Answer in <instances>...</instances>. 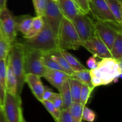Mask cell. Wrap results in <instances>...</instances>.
I'll return each instance as SVG.
<instances>
[{"mask_svg":"<svg viewBox=\"0 0 122 122\" xmlns=\"http://www.w3.org/2000/svg\"><path fill=\"white\" fill-rule=\"evenodd\" d=\"M91 82L94 87L107 85L118 79L122 75V61L112 57L102 58L97 66L89 70Z\"/></svg>","mask_w":122,"mask_h":122,"instance_id":"6da1fadb","label":"cell"},{"mask_svg":"<svg viewBox=\"0 0 122 122\" xmlns=\"http://www.w3.org/2000/svg\"><path fill=\"white\" fill-rule=\"evenodd\" d=\"M44 21L43 29L38 35L31 38H23L15 41L20 44L24 49L37 50L44 54L51 53L59 50L57 36L51 30L44 19Z\"/></svg>","mask_w":122,"mask_h":122,"instance_id":"7a4b0ae2","label":"cell"},{"mask_svg":"<svg viewBox=\"0 0 122 122\" xmlns=\"http://www.w3.org/2000/svg\"><path fill=\"white\" fill-rule=\"evenodd\" d=\"M59 50H78L82 46L80 39L71 21L63 17L57 35Z\"/></svg>","mask_w":122,"mask_h":122,"instance_id":"3957f363","label":"cell"},{"mask_svg":"<svg viewBox=\"0 0 122 122\" xmlns=\"http://www.w3.org/2000/svg\"><path fill=\"white\" fill-rule=\"evenodd\" d=\"M8 59L16 77L17 94L20 95L25 84L26 73L24 65V48L17 41L11 46Z\"/></svg>","mask_w":122,"mask_h":122,"instance_id":"277c9868","label":"cell"},{"mask_svg":"<svg viewBox=\"0 0 122 122\" xmlns=\"http://www.w3.org/2000/svg\"><path fill=\"white\" fill-rule=\"evenodd\" d=\"M20 95H12L6 92L2 107L4 122H25Z\"/></svg>","mask_w":122,"mask_h":122,"instance_id":"5b68a950","label":"cell"},{"mask_svg":"<svg viewBox=\"0 0 122 122\" xmlns=\"http://www.w3.org/2000/svg\"><path fill=\"white\" fill-rule=\"evenodd\" d=\"M44 54L39 51L24 49V65L26 74H33L43 77L46 68L43 63Z\"/></svg>","mask_w":122,"mask_h":122,"instance_id":"8992f818","label":"cell"},{"mask_svg":"<svg viewBox=\"0 0 122 122\" xmlns=\"http://www.w3.org/2000/svg\"><path fill=\"white\" fill-rule=\"evenodd\" d=\"M96 34L111 50L117 35L122 32V25L118 23L101 22L94 20Z\"/></svg>","mask_w":122,"mask_h":122,"instance_id":"52a82bcc","label":"cell"},{"mask_svg":"<svg viewBox=\"0 0 122 122\" xmlns=\"http://www.w3.org/2000/svg\"><path fill=\"white\" fill-rule=\"evenodd\" d=\"M71 22L82 42L86 41L97 35L94 20L89 17L88 14L79 11Z\"/></svg>","mask_w":122,"mask_h":122,"instance_id":"ba28073f","label":"cell"},{"mask_svg":"<svg viewBox=\"0 0 122 122\" xmlns=\"http://www.w3.org/2000/svg\"><path fill=\"white\" fill-rule=\"evenodd\" d=\"M0 32L11 45L17 40L16 21L7 6L0 11Z\"/></svg>","mask_w":122,"mask_h":122,"instance_id":"9c48e42d","label":"cell"},{"mask_svg":"<svg viewBox=\"0 0 122 122\" xmlns=\"http://www.w3.org/2000/svg\"><path fill=\"white\" fill-rule=\"evenodd\" d=\"M89 13L97 21L118 23L106 0H89Z\"/></svg>","mask_w":122,"mask_h":122,"instance_id":"30bf717a","label":"cell"},{"mask_svg":"<svg viewBox=\"0 0 122 122\" xmlns=\"http://www.w3.org/2000/svg\"><path fill=\"white\" fill-rule=\"evenodd\" d=\"M63 17L64 15L61 11L57 2L52 0H47L45 14L43 18L56 36L57 35L58 29Z\"/></svg>","mask_w":122,"mask_h":122,"instance_id":"8fae6325","label":"cell"},{"mask_svg":"<svg viewBox=\"0 0 122 122\" xmlns=\"http://www.w3.org/2000/svg\"><path fill=\"white\" fill-rule=\"evenodd\" d=\"M82 46L95 57H98L101 59L112 57L110 50L97 35L91 39L82 42Z\"/></svg>","mask_w":122,"mask_h":122,"instance_id":"7c38bea8","label":"cell"},{"mask_svg":"<svg viewBox=\"0 0 122 122\" xmlns=\"http://www.w3.org/2000/svg\"><path fill=\"white\" fill-rule=\"evenodd\" d=\"M43 77L60 92L63 82L66 80L70 79L71 76L63 71L46 68Z\"/></svg>","mask_w":122,"mask_h":122,"instance_id":"4fadbf2b","label":"cell"},{"mask_svg":"<svg viewBox=\"0 0 122 122\" xmlns=\"http://www.w3.org/2000/svg\"><path fill=\"white\" fill-rule=\"evenodd\" d=\"M25 83L28 85L31 92L39 101H42L43 93L45 86L42 84L41 77L33 74H26Z\"/></svg>","mask_w":122,"mask_h":122,"instance_id":"5bb4252c","label":"cell"},{"mask_svg":"<svg viewBox=\"0 0 122 122\" xmlns=\"http://www.w3.org/2000/svg\"><path fill=\"white\" fill-rule=\"evenodd\" d=\"M57 2L64 17L70 21H72L80 11L73 0H57Z\"/></svg>","mask_w":122,"mask_h":122,"instance_id":"9a60e30c","label":"cell"},{"mask_svg":"<svg viewBox=\"0 0 122 122\" xmlns=\"http://www.w3.org/2000/svg\"><path fill=\"white\" fill-rule=\"evenodd\" d=\"M6 92L12 94L17 95V79L11 67L10 63L7 57V70H6Z\"/></svg>","mask_w":122,"mask_h":122,"instance_id":"2e32d148","label":"cell"},{"mask_svg":"<svg viewBox=\"0 0 122 122\" xmlns=\"http://www.w3.org/2000/svg\"><path fill=\"white\" fill-rule=\"evenodd\" d=\"M33 17L29 15H25L18 17L17 19H15L16 21V27L17 31L20 32L25 36L30 29Z\"/></svg>","mask_w":122,"mask_h":122,"instance_id":"e0dca14e","label":"cell"},{"mask_svg":"<svg viewBox=\"0 0 122 122\" xmlns=\"http://www.w3.org/2000/svg\"><path fill=\"white\" fill-rule=\"evenodd\" d=\"M69 79L66 80L63 82L61 87L60 91V94H61L62 100H63V108H62V109L69 108L73 102L72 100H71V93H70Z\"/></svg>","mask_w":122,"mask_h":122,"instance_id":"ac0fdd59","label":"cell"},{"mask_svg":"<svg viewBox=\"0 0 122 122\" xmlns=\"http://www.w3.org/2000/svg\"><path fill=\"white\" fill-rule=\"evenodd\" d=\"M50 55L52 57V58L58 63L60 65V66L63 69L64 72L66 73L70 76L73 75L75 71L71 69L70 66H69V63H67L66 58L63 56V55L61 54L60 50H57L56 51H53L51 52Z\"/></svg>","mask_w":122,"mask_h":122,"instance_id":"d6986e66","label":"cell"},{"mask_svg":"<svg viewBox=\"0 0 122 122\" xmlns=\"http://www.w3.org/2000/svg\"><path fill=\"white\" fill-rule=\"evenodd\" d=\"M112 57L117 61L122 60V33L119 32L117 35L110 50Z\"/></svg>","mask_w":122,"mask_h":122,"instance_id":"ffe728a7","label":"cell"},{"mask_svg":"<svg viewBox=\"0 0 122 122\" xmlns=\"http://www.w3.org/2000/svg\"><path fill=\"white\" fill-rule=\"evenodd\" d=\"M44 19L43 17L36 16L33 17L30 29L28 33L23 36V38H31L38 35L44 27Z\"/></svg>","mask_w":122,"mask_h":122,"instance_id":"44dd1931","label":"cell"},{"mask_svg":"<svg viewBox=\"0 0 122 122\" xmlns=\"http://www.w3.org/2000/svg\"><path fill=\"white\" fill-rule=\"evenodd\" d=\"M60 51L61 54L63 55V57L66 58L70 67L74 71H78L80 70L86 69V68L76 57L69 53L67 50H60Z\"/></svg>","mask_w":122,"mask_h":122,"instance_id":"7402d4cb","label":"cell"},{"mask_svg":"<svg viewBox=\"0 0 122 122\" xmlns=\"http://www.w3.org/2000/svg\"><path fill=\"white\" fill-rule=\"evenodd\" d=\"M116 20L122 23V0H106Z\"/></svg>","mask_w":122,"mask_h":122,"instance_id":"603a6c76","label":"cell"},{"mask_svg":"<svg viewBox=\"0 0 122 122\" xmlns=\"http://www.w3.org/2000/svg\"><path fill=\"white\" fill-rule=\"evenodd\" d=\"M72 102H80L81 92L82 83L75 79L70 77L69 79Z\"/></svg>","mask_w":122,"mask_h":122,"instance_id":"cb8c5ba5","label":"cell"},{"mask_svg":"<svg viewBox=\"0 0 122 122\" xmlns=\"http://www.w3.org/2000/svg\"><path fill=\"white\" fill-rule=\"evenodd\" d=\"M71 77L77 80L82 83L87 85L90 88L95 89V87L92 84L90 71L88 69L80 70L78 71H75L73 75L71 76Z\"/></svg>","mask_w":122,"mask_h":122,"instance_id":"d4e9b609","label":"cell"},{"mask_svg":"<svg viewBox=\"0 0 122 122\" xmlns=\"http://www.w3.org/2000/svg\"><path fill=\"white\" fill-rule=\"evenodd\" d=\"M85 106H82L80 102L71 103L69 107L70 114L72 117L73 122H81L82 121V113Z\"/></svg>","mask_w":122,"mask_h":122,"instance_id":"484cf974","label":"cell"},{"mask_svg":"<svg viewBox=\"0 0 122 122\" xmlns=\"http://www.w3.org/2000/svg\"><path fill=\"white\" fill-rule=\"evenodd\" d=\"M11 45L0 32V60L7 58Z\"/></svg>","mask_w":122,"mask_h":122,"instance_id":"4316f807","label":"cell"},{"mask_svg":"<svg viewBox=\"0 0 122 122\" xmlns=\"http://www.w3.org/2000/svg\"><path fill=\"white\" fill-rule=\"evenodd\" d=\"M43 63H44V66L46 69H53V70H60V71H64V70L60 66L59 64L52 58V57L50 55V53L44 54V57H43Z\"/></svg>","mask_w":122,"mask_h":122,"instance_id":"83f0119b","label":"cell"},{"mask_svg":"<svg viewBox=\"0 0 122 122\" xmlns=\"http://www.w3.org/2000/svg\"><path fill=\"white\" fill-rule=\"evenodd\" d=\"M41 102L43 106L46 108V110L49 112V113L52 116L55 121L58 122L60 114L61 113V110L57 109L54 106L53 104L50 101H48V100H42Z\"/></svg>","mask_w":122,"mask_h":122,"instance_id":"f1b7e54d","label":"cell"},{"mask_svg":"<svg viewBox=\"0 0 122 122\" xmlns=\"http://www.w3.org/2000/svg\"><path fill=\"white\" fill-rule=\"evenodd\" d=\"M94 89L93 88H90L87 85L82 83L81 92V99H80V103L82 106H86Z\"/></svg>","mask_w":122,"mask_h":122,"instance_id":"f546056e","label":"cell"},{"mask_svg":"<svg viewBox=\"0 0 122 122\" xmlns=\"http://www.w3.org/2000/svg\"><path fill=\"white\" fill-rule=\"evenodd\" d=\"M36 16L44 17L46 9L47 0H32Z\"/></svg>","mask_w":122,"mask_h":122,"instance_id":"4dcf8cb0","label":"cell"},{"mask_svg":"<svg viewBox=\"0 0 122 122\" xmlns=\"http://www.w3.org/2000/svg\"><path fill=\"white\" fill-rule=\"evenodd\" d=\"M96 114L95 112L88 107L85 106L82 113V120L92 122L95 120Z\"/></svg>","mask_w":122,"mask_h":122,"instance_id":"1f68e13d","label":"cell"},{"mask_svg":"<svg viewBox=\"0 0 122 122\" xmlns=\"http://www.w3.org/2000/svg\"><path fill=\"white\" fill-rule=\"evenodd\" d=\"M58 122H73L69 108L61 110Z\"/></svg>","mask_w":122,"mask_h":122,"instance_id":"d6a6232c","label":"cell"},{"mask_svg":"<svg viewBox=\"0 0 122 122\" xmlns=\"http://www.w3.org/2000/svg\"><path fill=\"white\" fill-rule=\"evenodd\" d=\"M50 101L53 104L54 106L57 109L61 110L62 108H63V100H62V97L60 94L54 92L53 95H52V97Z\"/></svg>","mask_w":122,"mask_h":122,"instance_id":"836d02e7","label":"cell"},{"mask_svg":"<svg viewBox=\"0 0 122 122\" xmlns=\"http://www.w3.org/2000/svg\"><path fill=\"white\" fill-rule=\"evenodd\" d=\"M89 0H77V6L80 11L84 14H89Z\"/></svg>","mask_w":122,"mask_h":122,"instance_id":"e575fe53","label":"cell"},{"mask_svg":"<svg viewBox=\"0 0 122 122\" xmlns=\"http://www.w3.org/2000/svg\"><path fill=\"white\" fill-rule=\"evenodd\" d=\"M6 93V87L2 83V81L0 77V107L2 112V107H3L4 102L5 96Z\"/></svg>","mask_w":122,"mask_h":122,"instance_id":"d590c367","label":"cell"},{"mask_svg":"<svg viewBox=\"0 0 122 122\" xmlns=\"http://www.w3.org/2000/svg\"><path fill=\"white\" fill-rule=\"evenodd\" d=\"M53 94L54 92L52 91V89H51V88L48 86H45L44 93H43L42 100H48V101H50Z\"/></svg>","mask_w":122,"mask_h":122,"instance_id":"8d00e7d4","label":"cell"},{"mask_svg":"<svg viewBox=\"0 0 122 122\" xmlns=\"http://www.w3.org/2000/svg\"><path fill=\"white\" fill-rule=\"evenodd\" d=\"M86 64L88 66V68L89 69H94L97 67L98 64V62L97 61L95 57L94 56H92V57H89L88 59L86 61Z\"/></svg>","mask_w":122,"mask_h":122,"instance_id":"74e56055","label":"cell"},{"mask_svg":"<svg viewBox=\"0 0 122 122\" xmlns=\"http://www.w3.org/2000/svg\"><path fill=\"white\" fill-rule=\"evenodd\" d=\"M7 0H0V11L6 6Z\"/></svg>","mask_w":122,"mask_h":122,"instance_id":"f35d334b","label":"cell"},{"mask_svg":"<svg viewBox=\"0 0 122 122\" xmlns=\"http://www.w3.org/2000/svg\"><path fill=\"white\" fill-rule=\"evenodd\" d=\"M0 121H4L3 117V114H2V112L1 107H0Z\"/></svg>","mask_w":122,"mask_h":122,"instance_id":"ab89813d","label":"cell"},{"mask_svg":"<svg viewBox=\"0 0 122 122\" xmlns=\"http://www.w3.org/2000/svg\"><path fill=\"white\" fill-rule=\"evenodd\" d=\"M73 1L74 2H75V3H76V4L77 5V0H73ZM77 7H78V6H77Z\"/></svg>","mask_w":122,"mask_h":122,"instance_id":"60d3db41","label":"cell"},{"mask_svg":"<svg viewBox=\"0 0 122 122\" xmlns=\"http://www.w3.org/2000/svg\"><path fill=\"white\" fill-rule=\"evenodd\" d=\"M52 1H56V2H57V0H52Z\"/></svg>","mask_w":122,"mask_h":122,"instance_id":"b9f144b4","label":"cell"}]
</instances>
